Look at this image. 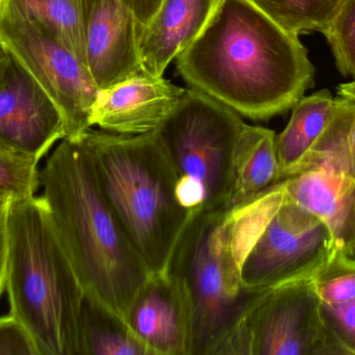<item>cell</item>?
<instances>
[{"instance_id":"obj_1","label":"cell","mask_w":355,"mask_h":355,"mask_svg":"<svg viewBox=\"0 0 355 355\" xmlns=\"http://www.w3.org/2000/svg\"><path fill=\"white\" fill-rule=\"evenodd\" d=\"M192 88L252 120L291 110L314 83L297 35L250 0H219L206 27L177 58Z\"/></svg>"},{"instance_id":"obj_2","label":"cell","mask_w":355,"mask_h":355,"mask_svg":"<svg viewBox=\"0 0 355 355\" xmlns=\"http://www.w3.org/2000/svg\"><path fill=\"white\" fill-rule=\"evenodd\" d=\"M284 196L277 185L238 208L190 217L166 270L187 298L189 355H223L262 294L244 287L242 265Z\"/></svg>"},{"instance_id":"obj_3","label":"cell","mask_w":355,"mask_h":355,"mask_svg":"<svg viewBox=\"0 0 355 355\" xmlns=\"http://www.w3.org/2000/svg\"><path fill=\"white\" fill-rule=\"evenodd\" d=\"M39 179L42 196L85 296L125 320L133 298L153 273L104 197L83 143L62 139Z\"/></svg>"},{"instance_id":"obj_4","label":"cell","mask_w":355,"mask_h":355,"mask_svg":"<svg viewBox=\"0 0 355 355\" xmlns=\"http://www.w3.org/2000/svg\"><path fill=\"white\" fill-rule=\"evenodd\" d=\"M6 290L37 355H85V290L43 196L10 200Z\"/></svg>"},{"instance_id":"obj_5","label":"cell","mask_w":355,"mask_h":355,"mask_svg":"<svg viewBox=\"0 0 355 355\" xmlns=\"http://www.w3.org/2000/svg\"><path fill=\"white\" fill-rule=\"evenodd\" d=\"M78 140L129 241L153 274L166 272L192 215L178 198L176 173L159 138L91 127Z\"/></svg>"},{"instance_id":"obj_6","label":"cell","mask_w":355,"mask_h":355,"mask_svg":"<svg viewBox=\"0 0 355 355\" xmlns=\"http://www.w3.org/2000/svg\"><path fill=\"white\" fill-rule=\"evenodd\" d=\"M244 125L235 110L192 88L155 131L176 173L178 198L190 214L227 208Z\"/></svg>"},{"instance_id":"obj_7","label":"cell","mask_w":355,"mask_h":355,"mask_svg":"<svg viewBox=\"0 0 355 355\" xmlns=\"http://www.w3.org/2000/svg\"><path fill=\"white\" fill-rule=\"evenodd\" d=\"M223 355H348L323 320L314 277L265 290Z\"/></svg>"},{"instance_id":"obj_8","label":"cell","mask_w":355,"mask_h":355,"mask_svg":"<svg viewBox=\"0 0 355 355\" xmlns=\"http://www.w3.org/2000/svg\"><path fill=\"white\" fill-rule=\"evenodd\" d=\"M0 41L55 102L66 138L76 141L91 129L99 89L68 48L31 20L16 0L0 2Z\"/></svg>"},{"instance_id":"obj_9","label":"cell","mask_w":355,"mask_h":355,"mask_svg":"<svg viewBox=\"0 0 355 355\" xmlns=\"http://www.w3.org/2000/svg\"><path fill=\"white\" fill-rule=\"evenodd\" d=\"M338 252L329 225L285 193L281 206L244 260L242 283L250 291H265L310 279Z\"/></svg>"},{"instance_id":"obj_10","label":"cell","mask_w":355,"mask_h":355,"mask_svg":"<svg viewBox=\"0 0 355 355\" xmlns=\"http://www.w3.org/2000/svg\"><path fill=\"white\" fill-rule=\"evenodd\" d=\"M64 138L60 108L12 56L0 81V145L40 163Z\"/></svg>"},{"instance_id":"obj_11","label":"cell","mask_w":355,"mask_h":355,"mask_svg":"<svg viewBox=\"0 0 355 355\" xmlns=\"http://www.w3.org/2000/svg\"><path fill=\"white\" fill-rule=\"evenodd\" d=\"M87 68L98 89L112 87L143 71L141 26L121 0H83Z\"/></svg>"},{"instance_id":"obj_12","label":"cell","mask_w":355,"mask_h":355,"mask_svg":"<svg viewBox=\"0 0 355 355\" xmlns=\"http://www.w3.org/2000/svg\"><path fill=\"white\" fill-rule=\"evenodd\" d=\"M185 90L162 76L141 71L107 89L99 90L91 124L119 135L155 133L176 108Z\"/></svg>"},{"instance_id":"obj_13","label":"cell","mask_w":355,"mask_h":355,"mask_svg":"<svg viewBox=\"0 0 355 355\" xmlns=\"http://www.w3.org/2000/svg\"><path fill=\"white\" fill-rule=\"evenodd\" d=\"M150 355H189L190 310L176 279L152 274L139 290L125 316Z\"/></svg>"},{"instance_id":"obj_14","label":"cell","mask_w":355,"mask_h":355,"mask_svg":"<svg viewBox=\"0 0 355 355\" xmlns=\"http://www.w3.org/2000/svg\"><path fill=\"white\" fill-rule=\"evenodd\" d=\"M219 0H162L151 20L139 33L141 69L162 76L206 27Z\"/></svg>"},{"instance_id":"obj_15","label":"cell","mask_w":355,"mask_h":355,"mask_svg":"<svg viewBox=\"0 0 355 355\" xmlns=\"http://www.w3.org/2000/svg\"><path fill=\"white\" fill-rule=\"evenodd\" d=\"M354 183V177L319 166L279 183L286 195L329 225L340 249L352 213Z\"/></svg>"},{"instance_id":"obj_16","label":"cell","mask_w":355,"mask_h":355,"mask_svg":"<svg viewBox=\"0 0 355 355\" xmlns=\"http://www.w3.org/2000/svg\"><path fill=\"white\" fill-rule=\"evenodd\" d=\"M275 141V131L245 123L234 151L227 208L243 206L279 183Z\"/></svg>"},{"instance_id":"obj_17","label":"cell","mask_w":355,"mask_h":355,"mask_svg":"<svg viewBox=\"0 0 355 355\" xmlns=\"http://www.w3.org/2000/svg\"><path fill=\"white\" fill-rule=\"evenodd\" d=\"M286 129L277 135L279 183L291 176L304 162L336 110V98L329 90L302 97L293 108Z\"/></svg>"},{"instance_id":"obj_18","label":"cell","mask_w":355,"mask_h":355,"mask_svg":"<svg viewBox=\"0 0 355 355\" xmlns=\"http://www.w3.org/2000/svg\"><path fill=\"white\" fill-rule=\"evenodd\" d=\"M83 331L85 355H150L124 319L85 296Z\"/></svg>"},{"instance_id":"obj_19","label":"cell","mask_w":355,"mask_h":355,"mask_svg":"<svg viewBox=\"0 0 355 355\" xmlns=\"http://www.w3.org/2000/svg\"><path fill=\"white\" fill-rule=\"evenodd\" d=\"M16 2L31 20L68 48L87 67L83 0H16Z\"/></svg>"},{"instance_id":"obj_20","label":"cell","mask_w":355,"mask_h":355,"mask_svg":"<svg viewBox=\"0 0 355 355\" xmlns=\"http://www.w3.org/2000/svg\"><path fill=\"white\" fill-rule=\"evenodd\" d=\"M281 28L294 35L324 33L346 0H250Z\"/></svg>"},{"instance_id":"obj_21","label":"cell","mask_w":355,"mask_h":355,"mask_svg":"<svg viewBox=\"0 0 355 355\" xmlns=\"http://www.w3.org/2000/svg\"><path fill=\"white\" fill-rule=\"evenodd\" d=\"M39 163L0 145V191L12 199L35 196L40 188Z\"/></svg>"},{"instance_id":"obj_22","label":"cell","mask_w":355,"mask_h":355,"mask_svg":"<svg viewBox=\"0 0 355 355\" xmlns=\"http://www.w3.org/2000/svg\"><path fill=\"white\" fill-rule=\"evenodd\" d=\"M315 287L321 302L329 306L355 300V264L336 256L314 276Z\"/></svg>"},{"instance_id":"obj_23","label":"cell","mask_w":355,"mask_h":355,"mask_svg":"<svg viewBox=\"0 0 355 355\" xmlns=\"http://www.w3.org/2000/svg\"><path fill=\"white\" fill-rule=\"evenodd\" d=\"M323 35L331 45L340 72L355 79V0H346Z\"/></svg>"},{"instance_id":"obj_24","label":"cell","mask_w":355,"mask_h":355,"mask_svg":"<svg viewBox=\"0 0 355 355\" xmlns=\"http://www.w3.org/2000/svg\"><path fill=\"white\" fill-rule=\"evenodd\" d=\"M323 320L348 355H355V300L329 306L321 302Z\"/></svg>"},{"instance_id":"obj_25","label":"cell","mask_w":355,"mask_h":355,"mask_svg":"<svg viewBox=\"0 0 355 355\" xmlns=\"http://www.w3.org/2000/svg\"><path fill=\"white\" fill-rule=\"evenodd\" d=\"M0 355H37L28 331L12 314L0 317Z\"/></svg>"},{"instance_id":"obj_26","label":"cell","mask_w":355,"mask_h":355,"mask_svg":"<svg viewBox=\"0 0 355 355\" xmlns=\"http://www.w3.org/2000/svg\"><path fill=\"white\" fill-rule=\"evenodd\" d=\"M12 198L0 197V297L6 289V261H8V215Z\"/></svg>"},{"instance_id":"obj_27","label":"cell","mask_w":355,"mask_h":355,"mask_svg":"<svg viewBox=\"0 0 355 355\" xmlns=\"http://www.w3.org/2000/svg\"><path fill=\"white\" fill-rule=\"evenodd\" d=\"M338 256L355 264V183L352 193V213Z\"/></svg>"},{"instance_id":"obj_28","label":"cell","mask_w":355,"mask_h":355,"mask_svg":"<svg viewBox=\"0 0 355 355\" xmlns=\"http://www.w3.org/2000/svg\"><path fill=\"white\" fill-rule=\"evenodd\" d=\"M137 18L141 27L151 20L162 0H121Z\"/></svg>"},{"instance_id":"obj_29","label":"cell","mask_w":355,"mask_h":355,"mask_svg":"<svg viewBox=\"0 0 355 355\" xmlns=\"http://www.w3.org/2000/svg\"><path fill=\"white\" fill-rule=\"evenodd\" d=\"M10 58H12V56H10V51L3 45V43L0 41V81L3 79L4 75H6V71H8Z\"/></svg>"},{"instance_id":"obj_30","label":"cell","mask_w":355,"mask_h":355,"mask_svg":"<svg viewBox=\"0 0 355 355\" xmlns=\"http://www.w3.org/2000/svg\"><path fill=\"white\" fill-rule=\"evenodd\" d=\"M338 95L355 102V79L350 83L340 85L338 87Z\"/></svg>"},{"instance_id":"obj_31","label":"cell","mask_w":355,"mask_h":355,"mask_svg":"<svg viewBox=\"0 0 355 355\" xmlns=\"http://www.w3.org/2000/svg\"><path fill=\"white\" fill-rule=\"evenodd\" d=\"M349 156L352 174L355 177V118L349 133Z\"/></svg>"},{"instance_id":"obj_32","label":"cell","mask_w":355,"mask_h":355,"mask_svg":"<svg viewBox=\"0 0 355 355\" xmlns=\"http://www.w3.org/2000/svg\"><path fill=\"white\" fill-rule=\"evenodd\" d=\"M1 196H8V194L3 193V192H2V191H0V197H1Z\"/></svg>"},{"instance_id":"obj_33","label":"cell","mask_w":355,"mask_h":355,"mask_svg":"<svg viewBox=\"0 0 355 355\" xmlns=\"http://www.w3.org/2000/svg\"><path fill=\"white\" fill-rule=\"evenodd\" d=\"M0 2H1V0H0Z\"/></svg>"}]
</instances>
